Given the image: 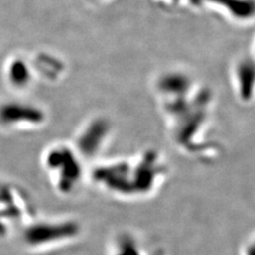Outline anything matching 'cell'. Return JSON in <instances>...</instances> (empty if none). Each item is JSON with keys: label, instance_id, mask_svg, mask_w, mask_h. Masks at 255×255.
<instances>
[{"label": "cell", "instance_id": "obj_1", "mask_svg": "<svg viewBox=\"0 0 255 255\" xmlns=\"http://www.w3.org/2000/svg\"><path fill=\"white\" fill-rule=\"evenodd\" d=\"M46 164L50 171L58 174V185L62 191H69L76 188L81 180L82 169L77 154L67 148L53 149L47 155Z\"/></svg>", "mask_w": 255, "mask_h": 255}, {"label": "cell", "instance_id": "obj_2", "mask_svg": "<svg viewBox=\"0 0 255 255\" xmlns=\"http://www.w3.org/2000/svg\"><path fill=\"white\" fill-rule=\"evenodd\" d=\"M78 233V228L71 222L51 223L32 228L27 234V239L31 244H48L67 239Z\"/></svg>", "mask_w": 255, "mask_h": 255}, {"label": "cell", "instance_id": "obj_3", "mask_svg": "<svg viewBox=\"0 0 255 255\" xmlns=\"http://www.w3.org/2000/svg\"><path fill=\"white\" fill-rule=\"evenodd\" d=\"M43 115L41 112L25 106H5L0 111V121L6 125L36 123L41 122Z\"/></svg>", "mask_w": 255, "mask_h": 255}, {"label": "cell", "instance_id": "obj_4", "mask_svg": "<svg viewBox=\"0 0 255 255\" xmlns=\"http://www.w3.org/2000/svg\"><path fill=\"white\" fill-rule=\"evenodd\" d=\"M125 238V242H118L116 244L111 255H142V252L137 244H135L131 238Z\"/></svg>", "mask_w": 255, "mask_h": 255}]
</instances>
